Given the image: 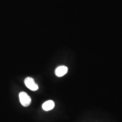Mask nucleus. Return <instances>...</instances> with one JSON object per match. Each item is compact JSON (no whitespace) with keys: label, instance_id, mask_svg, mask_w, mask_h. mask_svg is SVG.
<instances>
[{"label":"nucleus","instance_id":"obj_1","mask_svg":"<svg viewBox=\"0 0 122 122\" xmlns=\"http://www.w3.org/2000/svg\"><path fill=\"white\" fill-rule=\"evenodd\" d=\"M19 100L22 106L24 107H27L30 106L31 103V98L28 95L27 93L24 92H22L19 94Z\"/></svg>","mask_w":122,"mask_h":122},{"label":"nucleus","instance_id":"obj_2","mask_svg":"<svg viewBox=\"0 0 122 122\" xmlns=\"http://www.w3.org/2000/svg\"><path fill=\"white\" fill-rule=\"evenodd\" d=\"M24 84H25V86L30 91H36L39 89V86L35 83L34 79L32 77H27V78H25L24 80Z\"/></svg>","mask_w":122,"mask_h":122},{"label":"nucleus","instance_id":"obj_3","mask_svg":"<svg viewBox=\"0 0 122 122\" xmlns=\"http://www.w3.org/2000/svg\"><path fill=\"white\" fill-rule=\"evenodd\" d=\"M68 68L65 66H61L58 67L55 70V74L58 77H62L67 73Z\"/></svg>","mask_w":122,"mask_h":122},{"label":"nucleus","instance_id":"obj_4","mask_svg":"<svg viewBox=\"0 0 122 122\" xmlns=\"http://www.w3.org/2000/svg\"><path fill=\"white\" fill-rule=\"evenodd\" d=\"M55 106L54 102L52 100H49L44 102L42 105V107L44 110L49 111L52 110Z\"/></svg>","mask_w":122,"mask_h":122}]
</instances>
